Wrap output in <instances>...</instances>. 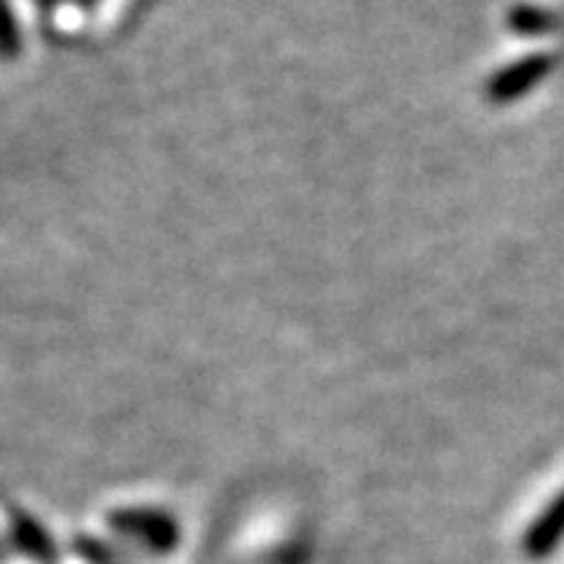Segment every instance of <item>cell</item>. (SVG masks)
Listing matches in <instances>:
<instances>
[{"instance_id":"6da1fadb","label":"cell","mask_w":564,"mask_h":564,"mask_svg":"<svg viewBox=\"0 0 564 564\" xmlns=\"http://www.w3.org/2000/svg\"><path fill=\"white\" fill-rule=\"evenodd\" d=\"M549 69H552V57H549V54L527 57V61L508 66V69H502V73L496 76V82H492V98L508 101V98L524 95L527 88H530L536 79H543Z\"/></svg>"}]
</instances>
